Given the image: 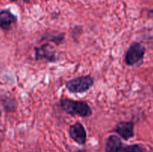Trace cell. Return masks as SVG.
<instances>
[{
	"instance_id": "8",
	"label": "cell",
	"mask_w": 153,
	"mask_h": 152,
	"mask_svg": "<svg viewBox=\"0 0 153 152\" xmlns=\"http://www.w3.org/2000/svg\"><path fill=\"white\" fill-rule=\"evenodd\" d=\"M123 145L122 141L117 136L111 135L107 139L105 151L106 152H120Z\"/></svg>"
},
{
	"instance_id": "1",
	"label": "cell",
	"mask_w": 153,
	"mask_h": 152,
	"mask_svg": "<svg viewBox=\"0 0 153 152\" xmlns=\"http://www.w3.org/2000/svg\"><path fill=\"white\" fill-rule=\"evenodd\" d=\"M60 106L65 113L72 116H79L80 117H89L93 111L87 102L83 101H74L67 98L60 100Z\"/></svg>"
},
{
	"instance_id": "15",
	"label": "cell",
	"mask_w": 153,
	"mask_h": 152,
	"mask_svg": "<svg viewBox=\"0 0 153 152\" xmlns=\"http://www.w3.org/2000/svg\"><path fill=\"white\" fill-rule=\"evenodd\" d=\"M11 1H16V0H11Z\"/></svg>"
},
{
	"instance_id": "7",
	"label": "cell",
	"mask_w": 153,
	"mask_h": 152,
	"mask_svg": "<svg viewBox=\"0 0 153 152\" xmlns=\"http://www.w3.org/2000/svg\"><path fill=\"white\" fill-rule=\"evenodd\" d=\"M16 17L10 11L3 10L0 11V28L4 30H8L11 25L16 22Z\"/></svg>"
},
{
	"instance_id": "3",
	"label": "cell",
	"mask_w": 153,
	"mask_h": 152,
	"mask_svg": "<svg viewBox=\"0 0 153 152\" xmlns=\"http://www.w3.org/2000/svg\"><path fill=\"white\" fill-rule=\"evenodd\" d=\"M145 52L146 49L141 43L133 42L126 52L124 59L126 64L129 66H133L141 63L144 57Z\"/></svg>"
},
{
	"instance_id": "9",
	"label": "cell",
	"mask_w": 153,
	"mask_h": 152,
	"mask_svg": "<svg viewBox=\"0 0 153 152\" xmlns=\"http://www.w3.org/2000/svg\"><path fill=\"white\" fill-rule=\"evenodd\" d=\"M65 38V34L56 31H47L43 34L41 38V41L46 40L47 42H52L56 45H60L64 42Z\"/></svg>"
},
{
	"instance_id": "13",
	"label": "cell",
	"mask_w": 153,
	"mask_h": 152,
	"mask_svg": "<svg viewBox=\"0 0 153 152\" xmlns=\"http://www.w3.org/2000/svg\"><path fill=\"white\" fill-rule=\"evenodd\" d=\"M1 110H0V118H1Z\"/></svg>"
},
{
	"instance_id": "6",
	"label": "cell",
	"mask_w": 153,
	"mask_h": 152,
	"mask_svg": "<svg viewBox=\"0 0 153 152\" xmlns=\"http://www.w3.org/2000/svg\"><path fill=\"white\" fill-rule=\"evenodd\" d=\"M114 131L123 139L128 140L130 138L134 137V122L128 121V122H120L117 123L114 128Z\"/></svg>"
},
{
	"instance_id": "5",
	"label": "cell",
	"mask_w": 153,
	"mask_h": 152,
	"mask_svg": "<svg viewBox=\"0 0 153 152\" xmlns=\"http://www.w3.org/2000/svg\"><path fill=\"white\" fill-rule=\"evenodd\" d=\"M70 137L79 145H84L87 140V131L81 122H77L70 125L69 128Z\"/></svg>"
},
{
	"instance_id": "4",
	"label": "cell",
	"mask_w": 153,
	"mask_h": 152,
	"mask_svg": "<svg viewBox=\"0 0 153 152\" xmlns=\"http://www.w3.org/2000/svg\"><path fill=\"white\" fill-rule=\"evenodd\" d=\"M34 58L36 61L45 60L50 63L56 62L58 61L56 51L48 43L34 47Z\"/></svg>"
},
{
	"instance_id": "2",
	"label": "cell",
	"mask_w": 153,
	"mask_h": 152,
	"mask_svg": "<svg viewBox=\"0 0 153 152\" xmlns=\"http://www.w3.org/2000/svg\"><path fill=\"white\" fill-rule=\"evenodd\" d=\"M94 84V77L91 75H85L68 80L65 86L67 90L72 93H84L89 90Z\"/></svg>"
},
{
	"instance_id": "11",
	"label": "cell",
	"mask_w": 153,
	"mask_h": 152,
	"mask_svg": "<svg viewBox=\"0 0 153 152\" xmlns=\"http://www.w3.org/2000/svg\"><path fill=\"white\" fill-rule=\"evenodd\" d=\"M120 152H143V150L141 146L134 144L131 145H123Z\"/></svg>"
},
{
	"instance_id": "10",
	"label": "cell",
	"mask_w": 153,
	"mask_h": 152,
	"mask_svg": "<svg viewBox=\"0 0 153 152\" xmlns=\"http://www.w3.org/2000/svg\"><path fill=\"white\" fill-rule=\"evenodd\" d=\"M1 102L7 113H13L16 110L17 103L13 97L4 95L1 98Z\"/></svg>"
},
{
	"instance_id": "12",
	"label": "cell",
	"mask_w": 153,
	"mask_h": 152,
	"mask_svg": "<svg viewBox=\"0 0 153 152\" xmlns=\"http://www.w3.org/2000/svg\"><path fill=\"white\" fill-rule=\"evenodd\" d=\"M77 152H87V151L85 150H79V151H78Z\"/></svg>"
},
{
	"instance_id": "14",
	"label": "cell",
	"mask_w": 153,
	"mask_h": 152,
	"mask_svg": "<svg viewBox=\"0 0 153 152\" xmlns=\"http://www.w3.org/2000/svg\"><path fill=\"white\" fill-rule=\"evenodd\" d=\"M24 1H26V2H28V1H29L30 0H24Z\"/></svg>"
}]
</instances>
